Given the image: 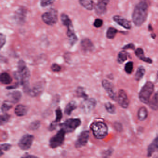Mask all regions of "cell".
<instances>
[{
	"label": "cell",
	"instance_id": "23",
	"mask_svg": "<svg viewBox=\"0 0 158 158\" xmlns=\"http://www.w3.org/2000/svg\"><path fill=\"white\" fill-rule=\"evenodd\" d=\"M12 78L8 73L3 72L1 74L0 81L2 84L4 85H9L12 82Z\"/></svg>",
	"mask_w": 158,
	"mask_h": 158
},
{
	"label": "cell",
	"instance_id": "38",
	"mask_svg": "<svg viewBox=\"0 0 158 158\" xmlns=\"http://www.w3.org/2000/svg\"><path fill=\"white\" fill-rule=\"evenodd\" d=\"M102 25H103V21L99 18L96 19L93 23V25L96 28H99V27H101Z\"/></svg>",
	"mask_w": 158,
	"mask_h": 158
},
{
	"label": "cell",
	"instance_id": "33",
	"mask_svg": "<svg viewBox=\"0 0 158 158\" xmlns=\"http://www.w3.org/2000/svg\"><path fill=\"white\" fill-rule=\"evenodd\" d=\"M105 108L106 110L109 113L113 114L115 113V111H116L115 106L111 102H108L105 103Z\"/></svg>",
	"mask_w": 158,
	"mask_h": 158
},
{
	"label": "cell",
	"instance_id": "44",
	"mask_svg": "<svg viewBox=\"0 0 158 158\" xmlns=\"http://www.w3.org/2000/svg\"><path fill=\"white\" fill-rule=\"evenodd\" d=\"M135 46L133 43H129L127 45H126L123 48V49H135Z\"/></svg>",
	"mask_w": 158,
	"mask_h": 158
},
{
	"label": "cell",
	"instance_id": "9",
	"mask_svg": "<svg viewBox=\"0 0 158 158\" xmlns=\"http://www.w3.org/2000/svg\"><path fill=\"white\" fill-rule=\"evenodd\" d=\"M34 140L33 135L26 134L21 138L18 142V146L23 150H27L31 148Z\"/></svg>",
	"mask_w": 158,
	"mask_h": 158
},
{
	"label": "cell",
	"instance_id": "40",
	"mask_svg": "<svg viewBox=\"0 0 158 158\" xmlns=\"http://www.w3.org/2000/svg\"><path fill=\"white\" fill-rule=\"evenodd\" d=\"M51 70L54 72H59L61 70V67L57 64H53L51 66Z\"/></svg>",
	"mask_w": 158,
	"mask_h": 158
},
{
	"label": "cell",
	"instance_id": "19",
	"mask_svg": "<svg viewBox=\"0 0 158 158\" xmlns=\"http://www.w3.org/2000/svg\"><path fill=\"white\" fill-rule=\"evenodd\" d=\"M158 150V136L155 138L154 140L149 145L147 149V156L151 157L154 152Z\"/></svg>",
	"mask_w": 158,
	"mask_h": 158
},
{
	"label": "cell",
	"instance_id": "15",
	"mask_svg": "<svg viewBox=\"0 0 158 158\" xmlns=\"http://www.w3.org/2000/svg\"><path fill=\"white\" fill-rule=\"evenodd\" d=\"M97 102L94 98H89L85 100L82 104L83 108L85 112L89 113L91 111L96 107Z\"/></svg>",
	"mask_w": 158,
	"mask_h": 158
},
{
	"label": "cell",
	"instance_id": "39",
	"mask_svg": "<svg viewBox=\"0 0 158 158\" xmlns=\"http://www.w3.org/2000/svg\"><path fill=\"white\" fill-rule=\"evenodd\" d=\"M54 2V1H45L43 0L40 2V5L41 7H46L49 5L52 4Z\"/></svg>",
	"mask_w": 158,
	"mask_h": 158
},
{
	"label": "cell",
	"instance_id": "3",
	"mask_svg": "<svg viewBox=\"0 0 158 158\" xmlns=\"http://www.w3.org/2000/svg\"><path fill=\"white\" fill-rule=\"evenodd\" d=\"M91 129L94 136L98 139L104 138L108 135V127L102 121L94 122L91 125Z\"/></svg>",
	"mask_w": 158,
	"mask_h": 158
},
{
	"label": "cell",
	"instance_id": "2",
	"mask_svg": "<svg viewBox=\"0 0 158 158\" xmlns=\"http://www.w3.org/2000/svg\"><path fill=\"white\" fill-rule=\"evenodd\" d=\"M148 6L146 1L140 2L136 5L132 15L135 25L141 26L144 23L148 16Z\"/></svg>",
	"mask_w": 158,
	"mask_h": 158
},
{
	"label": "cell",
	"instance_id": "4",
	"mask_svg": "<svg viewBox=\"0 0 158 158\" xmlns=\"http://www.w3.org/2000/svg\"><path fill=\"white\" fill-rule=\"evenodd\" d=\"M60 18L63 24L67 28V35L70 39V44L74 45L77 41V38L75 34L74 29L72 21L69 16L65 14H62L61 15Z\"/></svg>",
	"mask_w": 158,
	"mask_h": 158
},
{
	"label": "cell",
	"instance_id": "17",
	"mask_svg": "<svg viewBox=\"0 0 158 158\" xmlns=\"http://www.w3.org/2000/svg\"><path fill=\"white\" fill-rule=\"evenodd\" d=\"M43 89V85H42L41 83H37L33 87L31 88H30L27 93L31 97H36L42 92Z\"/></svg>",
	"mask_w": 158,
	"mask_h": 158
},
{
	"label": "cell",
	"instance_id": "41",
	"mask_svg": "<svg viewBox=\"0 0 158 158\" xmlns=\"http://www.w3.org/2000/svg\"><path fill=\"white\" fill-rule=\"evenodd\" d=\"M0 45H1V48H2V47L4 46L5 43L6 42V38L5 35H3L2 34H1L0 35Z\"/></svg>",
	"mask_w": 158,
	"mask_h": 158
},
{
	"label": "cell",
	"instance_id": "31",
	"mask_svg": "<svg viewBox=\"0 0 158 158\" xmlns=\"http://www.w3.org/2000/svg\"><path fill=\"white\" fill-rule=\"evenodd\" d=\"M76 93L78 97L83 98L85 100L88 99V96L86 93L84 88L82 87H78L76 90Z\"/></svg>",
	"mask_w": 158,
	"mask_h": 158
},
{
	"label": "cell",
	"instance_id": "11",
	"mask_svg": "<svg viewBox=\"0 0 158 158\" xmlns=\"http://www.w3.org/2000/svg\"><path fill=\"white\" fill-rule=\"evenodd\" d=\"M89 137V133L87 130L83 131L80 134L76 141L75 146L77 148H81L86 145Z\"/></svg>",
	"mask_w": 158,
	"mask_h": 158
},
{
	"label": "cell",
	"instance_id": "1",
	"mask_svg": "<svg viewBox=\"0 0 158 158\" xmlns=\"http://www.w3.org/2000/svg\"><path fill=\"white\" fill-rule=\"evenodd\" d=\"M14 76L15 79L19 81L20 84L23 86L24 92L27 93L30 88L28 86L30 73L23 60H21L18 62V70L14 73Z\"/></svg>",
	"mask_w": 158,
	"mask_h": 158
},
{
	"label": "cell",
	"instance_id": "25",
	"mask_svg": "<svg viewBox=\"0 0 158 158\" xmlns=\"http://www.w3.org/2000/svg\"><path fill=\"white\" fill-rule=\"evenodd\" d=\"M77 106L76 103L75 101H71L66 105L64 109V113L67 115H71L73 111L74 110L76 109Z\"/></svg>",
	"mask_w": 158,
	"mask_h": 158
},
{
	"label": "cell",
	"instance_id": "22",
	"mask_svg": "<svg viewBox=\"0 0 158 158\" xmlns=\"http://www.w3.org/2000/svg\"><path fill=\"white\" fill-rule=\"evenodd\" d=\"M22 96V93L19 91H13L8 95V97L10 98L11 102L13 103L18 102L21 99Z\"/></svg>",
	"mask_w": 158,
	"mask_h": 158
},
{
	"label": "cell",
	"instance_id": "13",
	"mask_svg": "<svg viewBox=\"0 0 158 158\" xmlns=\"http://www.w3.org/2000/svg\"><path fill=\"white\" fill-rule=\"evenodd\" d=\"M117 99L118 103L122 108L126 109L128 107L129 103V100L126 93L123 89L119 90Z\"/></svg>",
	"mask_w": 158,
	"mask_h": 158
},
{
	"label": "cell",
	"instance_id": "34",
	"mask_svg": "<svg viewBox=\"0 0 158 158\" xmlns=\"http://www.w3.org/2000/svg\"><path fill=\"white\" fill-rule=\"evenodd\" d=\"M134 68V64L133 62L129 61L125 65L124 70L126 73L128 74L132 73Z\"/></svg>",
	"mask_w": 158,
	"mask_h": 158
},
{
	"label": "cell",
	"instance_id": "5",
	"mask_svg": "<svg viewBox=\"0 0 158 158\" xmlns=\"http://www.w3.org/2000/svg\"><path fill=\"white\" fill-rule=\"evenodd\" d=\"M154 85L152 82H147L140 90L139 95V100L143 103L147 104L150 101V98L154 91Z\"/></svg>",
	"mask_w": 158,
	"mask_h": 158
},
{
	"label": "cell",
	"instance_id": "8",
	"mask_svg": "<svg viewBox=\"0 0 158 158\" xmlns=\"http://www.w3.org/2000/svg\"><path fill=\"white\" fill-rule=\"evenodd\" d=\"M65 133L66 132L61 128L55 135L52 137L49 141L51 148H55L61 146L64 141Z\"/></svg>",
	"mask_w": 158,
	"mask_h": 158
},
{
	"label": "cell",
	"instance_id": "43",
	"mask_svg": "<svg viewBox=\"0 0 158 158\" xmlns=\"http://www.w3.org/2000/svg\"><path fill=\"white\" fill-rule=\"evenodd\" d=\"M112 153V150L110 149L107 150L103 152L102 153V157L104 158H107L110 157Z\"/></svg>",
	"mask_w": 158,
	"mask_h": 158
},
{
	"label": "cell",
	"instance_id": "28",
	"mask_svg": "<svg viewBox=\"0 0 158 158\" xmlns=\"http://www.w3.org/2000/svg\"><path fill=\"white\" fill-rule=\"evenodd\" d=\"M145 72H146V70L143 66H141L139 67L135 74V79L136 81H139L144 76Z\"/></svg>",
	"mask_w": 158,
	"mask_h": 158
},
{
	"label": "cell",
	"instance_id": "35",
	"mask_svg": "<svg viewBox=\"0 0 158 158\" xmlns=\"http://www.w3.org/2000/svg\"><path fill=\"white\" fill-rule=\"evenodd\" d=\"M55 113H56V119H55V122L58 123V122H60L61 120L63 117L62 111L60 108L59 107L57 108V110L55 111Z\"/></svg>",
	"mask_w": 158,
	"mask_h": 158
},
{
	"label": "cell",
	"instance_id": "24",
	"mask_svg": "<svg viewBox=\"0 0 158 158\" xmlns=\"http://www.w3.org/2000/svg\"><path fill=\"white\" fill-rule=\"evenodd\" d=\"M150 108L154 110H158V91L154 94L149 102Z\"/></svg>",
	"mask_w": 158,
	"mask_h": 158
},
{
	"label": "cell",
	"instance_id": "12",
	"mask_svg": "<svg viewBox=\"0 0 158 158\" xmlns=\"http://www.w3.org/2000/svg\"><path fill=\"white\" fill-rule=\"evenodd\" d=\"M27 11L23 7L19 8L16 11L15 15V19L16 23L19 24H23L25 23L26 18Z\"/></svg>",
	"mask_w": 158,
	"mask_h": 158
},
{
	"label": "cell",
	"instance_id": "16",
	"mask_svg": "<svg viewBox=\"0 0 158 158\" xmlns=\"http://www.w3.org/2000/svg\"><path fill=\"white\" fill-rule=\"evenodd\" d=\"M113 19L118 24L123 27L125 29H131V24L130 22L122 16H119V15H115L114 16Z\"/></svg>",
	"mask_w": 158,
	"mask_h": 158
},
{
	"label": "cell",
	"instance_id": "32",
	"mask_svg": "<svg viewBox=\"0 0 158 158\" xmlns=\"http://www.w3.org/2000/svg\"><path fill=\"white\" fill-rule=\"evenodd\" d=\"M12 102L9 101H5L3 102L1 106V111L3 113H6L12 107Z\"/></svg>",
	"mask_w": 158,
	"mask_h": 158
},
{
	"label": "cell",
	"instance_id": "27",
	"mask_svg": "<svg viewBox=\"0 0 158 158\" xmlns=\"http://www.w3.org/2000/svg\"><path fill=\"white\" fill-rule=\"evenodd\" d=\"M79 3L81 6L88 10H92L93 9V2L90 0H81L79 1Z\"/></svg>",
	"mask_w": 158,
	"mask_h": 158
},
{
	"label": "cell",
	"instance_id": "10",
	"mask_svg": "<svg viewBox=\"0 0 158 158\" xmlns=\"http://www.w3.org/2000/svg\"><path fill=\"white\" fill-rule=\"evenodd\" d=\"M102 85L103 88L108 93L110 98L113 100L115 101L117 99L116 93L114 89L113 85L106 79H104L102 82Z\"/></svg>",
	"mask_w": 158,
	"mask_h": 158
},
{
	"label": "cell",
	"instance_id": "20",
	"mask_svg": "<svg viewBox=\"0 0 158 158\" xmlns=\"http://www.w3.org/2000/svg\"><path fill=\"white\" fill-rule=\"evenodd\" d=\"M27 111L28 109L27 107L23 104L17 105L15 109V113L17 116L19 117H22L26 115Z\"/></svg>",
	"mask_w": 158,
	"mask_h": 158
},
{
	"label": "cell",
	"instance_id": "37",
	"mask_svg": "<svg viewBox=\"0 0 158 158\" xmlns=\"http://www.w3.org/2000/svg\"><path fill=\"white\" fill-rule=\"evenodd\" d=\"M40 126V121H35L32 122L29 126V128L32 130H35L38 129Z\"/></svg>",
	"mask_w": 158,
	"mask_h": 158
},
{
	"label": "cell",
	"instance_id": "29",
	"mask_svg": "<svg viewBox=\"0 0 158 158\" xmlns=\"http://www.w3.org/2000/svg\"><path fill=\"white\" fill-rule=\"evenodd\" d=\"M127 53L125 51L120 52L117 57V61L120 64H122L127 60Z\"/></svg>",
	"mask_w": 158,
	"mask_h": 158
},
{
	"label": "cell",
	"instance_id": "7",
	"mask_svg": "<svg viewBox=\"0 0 158 158\" xmlns=\"http://www.w3.org/2000/svg\"><path fill=\"white\" fill-rule=\"evenodd\" d=\"M42 21L48 25L52 26L58 22V13L54 9H51L48 11L44 13L41 16Z\"/></svg>",
	"mask_w": 158,
	"mask_h": 158
},
{
	"label": "cell",
	"instance_id": "6",
	"mask_svg": "<svg viewBox=\"0 0 158 158\" xmlns=\"http://www.w3.org/2000/svg\"><path fill=\"white\" fill-rule=\"evenodd\" d=\"M81 121L77 118H73L66 120L61 124L62 129L66 133H71L74 131L81 125Z\"/></svg>",
	"mask_w": 158,
	"mask_h": 158
},
{
	"label": "cell",
	"instance_id": "48",
	"mask_svg": "<svg viewBox=\"0 0 158 158\" xmlns=\"http://www.w3.org/2000/svg\"><path fill=\"white\" fill-rule=\"evenodd\" d=\"M157 81H158V73H157Z\"/></svg>",
	"mask_w": 158,
	"mask_h": 158
},
{
	"label": "cell",
	"instance_id": "14",
	"mask_svg": "<svg viewBox=\"0 0 158 158\" xmlns=\"http://www.w3.org/2000/svg\"><path fill=\"white\" fill-rule=\"evenodd\" d=\"M109 1L102 0L99 1L95 6V12L98 15H104L107 11V5L109 3Z\"/></svg>",
	"mask_w": 158,
	"mask_h": 158
},
{
	"label": "cell",
	"instance_id": "47",
	"mask_svg": "<svg viewBox=\"0 0 158 158\" xmlns=\"http://www.w3.org/2000/svg\"><path fill=\"white\" fill-rule=\"evenodd\" d=\"M21 158H38L37 156L33 155H26L23 156Z\"/></svg>",
	"mask_w": 158,
	"mask_h": 158
},
{
	"label": "cell",
	"instance_id": "30",
	"mask_svg": "<svg viewBox=\"0 0 158 158\" xmlns=\"http://www.w3.org/2000/svg\"><path fill=\"white\" fill-rule=\"evenodd\" d=\"M117 33V29L112 27H109L106 33V37L109 39H113L115 37Z\"/></svg>",
	"mask_w": 158,
	"mask_h": 158
},
{
	"label": "cell",
	"instance_id": "26",
	"mask_svg": "<svg viewBox=\"0 0 158 158\" xmlns=\"http://www.w3.org/2000/svg\"><path fill=\"white\" fill-rule=\"evenodd\" d=\"M148 115V110L145 107H142L139 108L138 112V117L139 121H143L146 120Z\"/></svg>",
	"mask_w": 158,
	"mask_h": 158
},
{
	"label": "cell",
	"instance_id": "18",
	"mask_svg": "<svg viewBox=\"0 0 158 158\" xmlns=\"http://www.w3.org/2000/svg\"><path fill=\"white\" fill-rule=\"evenodd\" d=\"M80 46L82 49L85 52L92 51L94 48L92 41L88 38H85L82 40L80 43Z\"/></svg>",
	"mask_w": 158,
	"mask_h": 158
},
{
	"label": "cell",
	"instance_id": "36",
	"mask_svg": "<svg viewBox=\"0 0 158 158\" xmlns=\"http://www.w3.org/2000/svg\"><path fill=\"white\" fill-rule=\"evenodd\" d=\"M10 115H9L8 114H4L1 116V119H0V123L1 125L5 124L10 120Z\"/></svg>",
	"mask_w": 158,
	"mask_h": 158
},
{
	"label": "cell",
	"instance_id": "42",
	"mask_svg": "<svg viewBox=\"0 0 158 158\" xmlns=\"http://www.w3.org/2000/svg\"><path fill=\"white\" fill-rule=\"evenodd\" d=\"M11 147L12 146L10 144H7V143L2 144L1 145V151H9V150L10 149Z\"/></svg>",
	"mask_w": 158,
	"mask_h": 158
},
{
	"label": "cell",
	"instance_id": "45",
	"mask_svg": "<svg viewBox=\"0 0 158 158\" xmlns=\"http://www.w3.org/2000/svg\"><path fill=\"white\" fill-rule=\"evenodd\" d=\"M57 126V123H56L55 121L52 122V123L50 125L49 127V130L50 131H53L54 129H56Z\"/></svg>",
	"mask_w": 158,
	"mask_h": 158
},
{
	"label": "cell",
	"instance_id": "21",
	"mask_svg": "<svg viewBox=\"0 0 158 158\" xmlns=\"http://www.w3.org/2000/svg\"><path fill=\"white\" fill-rule=\"evenodd\" d=\"M135 54L136 55L137 57L141 60L148 64L152 63V60L150 58L145 57L144 51L141 48H138L135 51Z\"/></svg>",
	"mask_w": 158,
	"mask_h": 158
},
{
	"label": "cell",
	"instance_id": "46",
	"mask_svg": "<svg viewBox=\"0 0 158 158\" xmlns=\"http://www.w3.org/2000/svg\"><path fill=\"white\" fill-rule=\"evenodd\" d=\"M18 85H19V84L18 83H16L15 85H13L10 86H8L6 88V89H15L17 88H18Z\"/></svg>",
	"mask_w": 158,
	"mask_h": 158
}]
</instances>
